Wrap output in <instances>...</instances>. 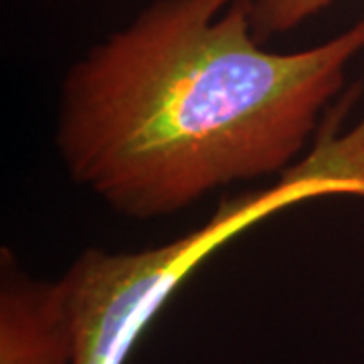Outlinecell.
Instances as JSON below:
<instances>
[{
	"label": "cell",
	"mask_w": 364,
	"mask_h": 364,
	"mask_svg": "<svg viewBox=\"0 0 364 364\" xmlns=\"http://www.w3.org/2000/svg\"><path fill=\"white\" fill-rule=\"evenodd\" d=\"M364 16L299 51H269L243 0H152L63 75L57 154L117 215H176L237 182L284 176L308 152Z\"/></svg>",
	"instance_id": "1"
},
{
	"label": "cell",
	"mask_w": 364,
	"mask_h": 364,
	"mask_svg": "<svg viewBox=\"0 0 364 364\" xmlns=\"http://www.w3.org/2000/svg\"><path fill=\"white\" fill-rule=\"evenodd\" d=\"M346 196L330 181L286 172L269 188L225 200L203 227L138 251L87 247L59 277L71 330V364H124L170 296L231 239L275 213L324 196Z\"/></svg>",
	"instance_id": "2"
},
{
	"label": "cell",
	"mask_w": 364,
	"mask_h": 364,
	"mask_svg": "<svg viewBox=\"0 0 364 364\" xmlns=\"http://www.w3.org/2000/svg\"><path fill=\"white\" fill-rule=\"evenodd\" d=\"M71 330L59 279L26 273L0 253V364H71Z\"/></svg>",
	"instance_id": "3"
},
{
	"label": "cell",
	"mask_w": 364,
	"mask_h": 364,
	"mask_svg": "<svg viewBox=\"0 0 364 364\" xmlns=\"http://www.w3.org/2000/svg\"><path fill=\"white\" fill-rule=\"evenodd\" d=\"M287 172L336 182L348 196L364 198V117L344 134L338 132V117L324 119L308 152Z\"/></svg>",
	"instance_id": "4"
},
{
	"label": "cell",
	"mask_w": 364,
	"mask_h": 364,
	"mask_svg": "<svg viewBox=\"0 0 364 364\" xmlns=\"http://www.w3.org/2000/svg\"><path fill=\"white\" fill-rule=\"evenodd\" d=\"M336 0H243L255 37L265 43L289 33Z\"/></svg>",
	"instance_id": "5"
}]
</instances>
